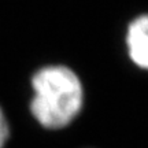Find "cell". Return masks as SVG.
I'll return each instance as SVG.
<instances>
[{"label": "cell", "mask_w": 148, "mask_h": 148, "mask_svg": "<svg viewBox=\"0 0 148 148\" xmlns=\"http://www.w3.org/2000/svg\"><path fill=\"white\" fill-rule=\"evenodd\" d=\"M30 85V114L44 129L67 127L84 108V84L78 74L66 64H47L38 69L32 75Z\"/></svg>", "instance_id": "cell-1"}, {"label": "cell", "mask_w": 148, "mask_h": 148, "mask_svg": "<svg viewBox=\"0 0 148 148\" xmlns=\"http://www.w3.org/2000/svg\"><path fill=\"white\" fill-rule=\"evenodd\" d=\"M125 42L130 62L138 69L145 70L148 67V16L145 14L129 22Z\"/></svg>", "instance_id": "cell-2"}, {"label": "cell", "mask_w": 148, "mask_h": 148, "mask_svg": "<svg viewBox=\"0 0 148 148\" xmlns=\"http://www.w3.org/2000/svg\"><path fill=\"white\" fill-rule=\"evenodd\" d=\"M10 137V125L4 111L0 106V148H4Z\"/></svg>", "instance_id": "cell-3"}]
</instances>
